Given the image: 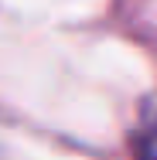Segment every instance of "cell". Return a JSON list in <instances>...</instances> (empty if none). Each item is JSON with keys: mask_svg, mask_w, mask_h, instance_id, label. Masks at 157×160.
Here are the masks:
<instances>
[{"mask_svg": "<svg viewBox=\"0 0 157 160\" xmlns=\"http://www.w3.org/2000/svg\"><path fill=\"white\" fill-rule=\"evenodd\" d=\"M154 136H157V126H154Z\"/></svg>", "mask_w": 157, "mask_h": 160, "instance_id": "cell-1", "label": "cell"}]
</instances>
